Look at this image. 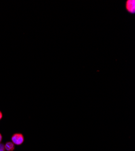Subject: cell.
<instances>
[{"instance_id":"1","label":"cell","mask_w":135,"mask_h":151,"mask_svg":"<svg viewBox=\"0 0 135 151\" xmlns=\"http://www.w3.org/2000/svg\"><path fill=\"white\" fill-rule=\"evenodd\" d=\"M24 138L22 134L16 133L12 137V142L14 145H21L24 143Z\"/></svg>"},{"instance_id":"2","label":"cell","mask_w":135,"mask_h":151,"mask_svg":"<svg viewBox=\"0 0 135 151\" xmlns=\"http://www.w3.org/2000/svg\"><path fill=\"white\" fill-rule=\"evenodd\" d=\"M126 10L130 14L135 13V1L134 0H128L126 2Z\"/></svg>"},{"instance_id":"3","label":"cell","mask_w":135,"mask_h":151,"mask_svg":"<svg viewBox=\"0 0 135 151\" xmlns=\"http://www.w3.org/2000/svg\"><path fill=\"white\" fill-rule=\"evenodd\" d=\"M4 147L7 151H14L15 150L14 144L10 142H7L4 145Z\"/></svg>"},{"instance_id":"4","label":"cell","mask_w":135,"mask_h":151,"mask_svg":"<svg viewBox=\"0 0 135 151\" xmlns=\"http://www.w3.org/2000/svg\"><path fill=\"white\" fill-rule=\"evenodd\" d=\"M5 147H4V145L0 143V151H5Z\"/></svg>"},{"instance_id":"5","label":"cell","mask_w":135,"mask_h":151,"mask_svg":"<svg viewBox=\"0 0 135 151\" xmlns=\"http://www.w3.org/2000/svg\"><path fill=\"white\" fill-rule=\"evenodd\" d=\"M2 118H3V114H2V112L0 111V120L2 119Z\"/></svg>"},{"instance_id":"6","label":"cell","mask_w":135,"mask_h":151,"mask_svg":"<svg viewBox=\"0 0 135 151\" xmlns=\"http://www.w3.org/2000/svg\"><path fill=\"white\" fill-rule=\"evenodd\" d=\"M2 139H3V137H2V135L0 134V143H1V141H2Z\"/></svg>"}]
</instances>
